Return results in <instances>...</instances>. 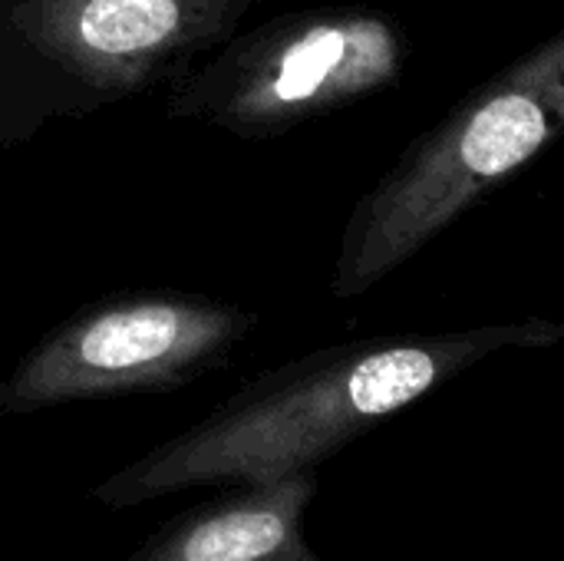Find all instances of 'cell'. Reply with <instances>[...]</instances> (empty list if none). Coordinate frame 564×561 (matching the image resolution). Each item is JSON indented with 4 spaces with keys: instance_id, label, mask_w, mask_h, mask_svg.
Here are the masks:
<instances>
[{
    "instance_id": "7a4b0ae2",
    "label": "cell",
    "mask_w": 564,
    "mask_h": 561,
    "mask_svg": "<svg viewBox=\"0 0 564 561\" xmlns=\"http://www.w3.org/2000/svg\"><path fill=\"white\" fill-rule=\"evenodd\" d=\"M564 122V36L476 89L354 208L330 291L357 298L479 195L539 155Z\"/></svg>"
},
{
    "instance_id": "3957f363",
    "label": "cell",
    "mask_w": 564,
    "mask_h": 561,
    "mask_svg": "<svg viewBox=\"0 0 564 561\" xmlns=\"http://www.w3.org/2000/svg\"><path fill=\"white\" fill-rule=\"evenodd\" d=\"M403 40L387 17L321 10L238 40L198 73L175 109L241 136H271L400 76Z\"/></svg>"
},
{
    "instance_id": "8992f818",
    "label": "cell",
    "mask_w": 564,
    "mask_h": 561,
    "mask_svg": "<svg viewBox=\"0 0 564 561\" xmlns=\"http://www.w3.org/2000/svg\"><path fill=\"white\" fill-rule=\"evenodd\" d=\"M188 0H43L40 40L76 69L132 83L192 36Z\"/></svg>"
},
{
    "instance_id": "5b68a950",
    "label": "cell",
    "mask_w": 564,
    "mask_h": 561,
    "mask_svg": "<svg viewBox=\"0 0 564 561\" xmlns=\"http://www.w3.org/2000/svg\"><path fill=\"white\" fill-rule=\"evenodd\" d=\"M314 493V470L241 486L162 526L122 561H324L304 536Z\"/></svg>"
},
{
    "instance_id": "6da1fadb",
    "label": "cell",
    "mask_w": 564,
    "mask_h": 561,
    "mask_svg": "<svg viewBox=\"0 0 564 561\" xmlns=\"http://www.w3.org/2000/svg\"><path fill=\"white\" fill-rule=\"evenodd\" d=\"M562 337L558 324L532 317L321 350L248 384L185 433L102 479L93 499L132 509L188 489L258 486L314 470L489 354L549 347Z\"/></svg>"
},
{
    "instance_id": "277c9868",
    "label": "cell",
    "mask_w": 564,
    "mask_h": 561,
    "mask_svg": "<svg viewBox=\"0 0 564 561\" xmlns=\"http://www.w3.org/2000/svg\"><path fill=\"white\" fill-rule=\"evenodd\" d=\"M251 314L192 298H122L43 337L0 384V413H36L76 400L178 387L215 367Z\"/></svg>"
}]
</instances>
